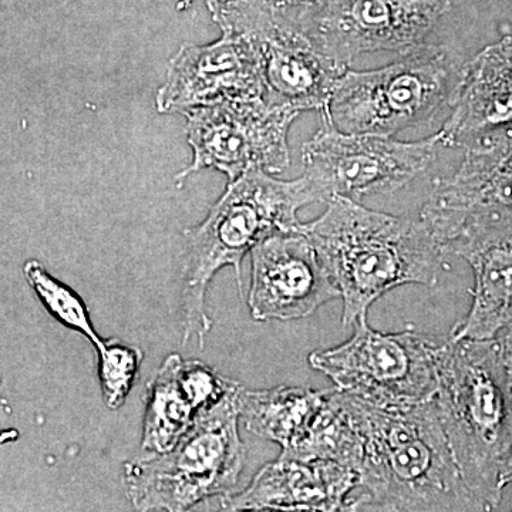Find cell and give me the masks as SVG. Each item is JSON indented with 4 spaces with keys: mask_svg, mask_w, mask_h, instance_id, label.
<instances>
[{
    "mask_svg": "<svg viewBox=\"0 0 512 512\" xmlns=\"http://www.w3.org/2000/svg\"><path fill=\"white\" fill-rule=\"evenodd\" d=\"M343 394L359 434L355 471L365 490L352 511H485L464 483L436 400L382 407Z\"/></svg>",
    "mask_w": 512,
    "mask_h": 512,
    "instance_id": "cell-1",
    "label": "cell"
},
{
    "mask_svg": "<svg viewBox=\"0 0 512 512\" xmlns=\"http://www.w3.org/2000/svg\"><path fill=\"white\" fill-rule=\"evenodd\" d=\"M343 301L342 326L367 318L370 306L399 286H436L446 247L423 220L367 210L335 197L315 221L301 224Z\"/></svg>",
    "mask_w": 512,
    "mask_h": 512,
    "instance_id": "cell-2",
    "label": "cell"
},
{
    "mask_svg": "<svg viewBox=\"0 0 512 512\" xmlns=\"http://www.w3.org/2000/svg\"><path fill=\"white\" fill-rule=\"evenodd\" d=\"M325 202L306 175L282 181L261 168L228 184L227 191L197 227L187 229L183 268V343L197 338L204 345L211 329L205 305L208 285L224 266H232L242 293L241 264L266 238L298 231V211Z\"/></svg>",
    "mask_w": 512,
    "mask_h": 512,
    "instance_id": "cell-3",
    "label": "cell"
},
{
    "mask_svg": "<svg viewBox=\"0 0 512 512\" xmlns=\"http://www.w3.org/2000/svg\"><path fill=\"white\" fill-rule=\"evenodd\" d=\"M440 420L468 490L500 507L512 453V396L497 339H448L437 350Z\"/></svg>",
    "mask_w": 512,
    "mask_h": 512,
    "instance_id": "cell-4",
    "label": "cell"
},
{
    "mask_svg": "<svg viewBox=\"0 0 512 512\" xmlns=\"http://www.w3.org/2000/svg\"><path fill=\"white\" fill-rule=\"evenodd\" d=\"M239 389L241 384L198 413L171 450L124 464V490L137 511H188L207 498L232 494L247 458L238 429Z\"/></svg>",
    "mask_w": 512,
    "mask_h": 512,
    "instance_id": "cell-5",
    "label": "cell"
},
{
    "mask_svg": "<svg viewBox=\"0 0 512 512\" xmlns=\"http://www.w3.org/2000/svg\"><path fill=\"white\" fill-rule=\"evenodd\" d=\"M454 72L450 47L424 43L389 66L346 70L320 116L343 133L393 137L429 123L450 103Z\"/></svg>",
    "mask_w": 512,
    "mask_h": 512,
    "instance_id": "cell-6",
    "label": "cell"
},
{
    "mask_svg": "<svg viewBox=\"0 0 512 512\" xmlns=\"http://www.w3.org/2000/svg\"><path fill=\"white\" fill-rule=\"evenodd\" d=\"M208 9L220 29L234 30L254 47L269 104L325 111L349 66L330 57L301 20L259 0H208Z\"/></svg>",
    "mask_w": 512,
    "mask_h": 512,
    "instance_id": "cell-7",
    "label": "cell"
},
{
    "mask_svg": "<svg viewBox=\"0 0 512 512\" xmlns=\"http://www.w3.org/2000/svg\"><path fill=\"white\" fill-rule=\"evenodd\" d=\"M352 338L332 349L316 350L309 365L338 389L382 407L431 402L439 390V343L414 332L383 333L357 320Z\"/></svg>",
    "mask_w": 512,
    "mask_h": 512,
    "instance_id": "cell-8",
    "label": "cell"
},
{
    "mask_svg": "<svg viewBox=\"0 0 512 512\" xmlns=\"http://www.w3.org/2000/svg\"><path fill=\"white\" fill-rule=\"evenodd\" d=\"M440 134L412 143L376 134L343 133L323 121L302 147L306 177L329 202L392 194L426 173L439 157Z\"/></svg>",
    "mask_w": 512,
    "mask_h": 512,
    "instance_id": "cell-9",
    "label": "cell"
},
{
    "mask_svg": "<svg viewBox=\"0 0 512 512\" xmlns=\"http://www.w3.org/2000/svg\"><path fill=\"white\" fill-rule=\"evenodd\" d=\"M299 114L266 100H225L188 110L184 116L194 158L175 183L205 168L221 171L229 183L255 168L282 173L291 163L288 133Z\"/></svg>",
    "mask_w": 512,
    "mask_h": 512,
    "instance_id": "cell-10",
    "label": "cell"
},
{
    "mask_svg": "<svg viewBox=\"0 0 512 512\" xmlns=\"http://www.w3.org/2000/svg\"><path fill=\"white\" fill-rule=\"evenodd\" d=\"M451 9V0H326L301 20L315 42L343 64L366 53H404Z\"/></svg>",
    "mask_w": 512,
    "mask_h": 512,
    "instance_id": "cell-11",
    "label": "cell"
},
{
    "mask_svg": "<svg viewBox=\"0 0 512 512\" xmlns=\"http://www.w3.org/2000/svg\"><path fill=\"white\" fill-rule=\"evenodd\" d=\"M208 45H184L168 63L158 89V113H187L225 100H265L261 63L251 43L234 30Z\"/></svg>",
    "mask_w": 512,
    "mask_h": 512,
    "instance_id": "cell-12",
    "label": "cell"
},
{
    "mask_svg": "<svg viewBox=\"0 0 512 512\" xmlns=\"http://www.w3.org/2000/svg\"><path fill=\"white\" fill-rule=\"evenodd\" d=\"M251 262L248 306L259 322L308 318L340 298L311 239L299 229L266 238L252 249Z\"/></svg>",
    "mask_w": 512,
    "mask_h": 512,
    "instance_id": "cell-13",
    "label": "cell"
},
{
    "mask_svg": "<svg viewBox=\"0 0 512 512\" xmlns=\"http://www.w3.org/2000/svg\"><path fill=\"white\" fill-rule=\"evenodd\" d=\"M474 274L473 303L450 339H497L512 326V210L477 215L446 244Z\"/></svg>",
    "mask_w": 512,
    "mask_h": 512,
    "instance_id": "cell-14",
    "label": "cell"
},
{
    "mask_svg": "<svg viewBox=\"0 0 512 512\" xmlns=\"http://www.w3.org/2000/svg\"><path fill=\"white\" fill-rule=\"evenodd\" d=\"M512 210V130L477 138L466 147L453 174L441 178L427 198L420 220L441 244L471 218Z\"/></svg>",
    "mask_w": 512,
    "mask_h": 512,
    "instance_id": "cell-15",
    "label": "cell"
},
{
    "mask_svg": "<svg viewBox=\"0 0 512 512\" xmlns=\"http://www.w3.org/2000/svg\"><path fill=\"white\" fill-rule=\"evenodd\" d=\"M359 476L330 460L279 456L238 494L222 497L224 511H352Z\"/></svg>",
    "mask_w": 512,
    "mask_h": 512,
    "instance_id": "cell-16",
    "label": "cell"
},
{
    "mask_svg": "<svg viewBox=\"0 0 512 512\" xmlns=\"http://www.w3.org/2000/svg\"><path fill=\"white\" fill-rule=\"evenodd\" d=\"M439 131L441 146L464 147L477 138L512 130V36L484 47L461 69Z\"/></svg>",
    "mask_w": 512,
    "mask_h": 512,
    "instance_id": "cell-17",
    "label": "cell"
},
{
    "mask_svg": "<svg viewBox=\"0 0 512 512\" xmlns=\"http://www.w3.org/2000/svg\"><path fill=\"white\" fill-rule=\"evenodd\" d=\"M329 390L278 386L274 389L238 392L239 417L261 439L282 447V457L296 458L311 439Z\"/></svg>",
    "mask_w": 512,
    "mask_h": 512,
    "instance_id": "cell-18",
    "label": "cell"
},
{
    "mask_svg": "<svg viewBox=\"0 0 512 512\" xmlns=\"http://www.w3.org/2000/svg\"><path fill=\"white\" fill-rule=\"evenodd\" d=\"M181 360L183 357L177 353L168 356L148 380L141 440L144 453L161 454L171 450L198 416L181 387L178 376Z\"/></svg>",
    "mask_w": 512,
    "mask_h": 512,
    "instance_id": "cell-19",
    "label": "cell"
},
{
    "mask_svg": "<svg viewBox=\"0 0 512 512\" xmlns=\"http://www.w3.org/2000/svg\"><path fill=\"white\" fill-rule=\"evenodd\" d=\"M23 275L50 316L60 325L82 333L93 343L94 349L99 348L103 339L94 329L86 303L72 288L49 274L45 266L36 259L25 262Z\"/></svg>",
    "mask_w": 512,
    "mask_h": 512,
    "instance_id": "cell-20",
    "label": "cell"
},
{
    "mask_svg": "<svg viewBox=\"0 0 512 512\" xmlns=\"http://www.w3.org/2000/svg\"><path fill=\"white\" fill-rule=\"evenodd\" d=\"M96 353L104 403L110 410H119L137 382L143 352L137 346L110 339L103 340Z\"/></svg>",
    "mask_w": 512,
    "mask_h": 512,
    "instance_id": "cell-21",
    "label": "cell"
},
{
    "mask_svg": "<svg viewBox=\"0 0 512 512\" xmlns=\"http://www.w3.org/2000/svg\"><path fill=\"white\" fill-rule=\"evenodd\" d=\"M178 376L184 393L198 413L220 402L225 394L239 384L235 380L218 375L212 367L195 359L181 360Z\"/></svg>",
    "mask_w": 512,
    "mask_h": 512,
    "instance_id": "cell-22",
    "label": "cell"
},
{
    "mask_svg": "<svg viewBox=\"0 0 512 512\" xmlns=\"http://www.w3.org/2000/svg\"><path fill=\"white\" fill-rule=\"evenodd\" d=\"M269 8L279 10L293 19L302 20L313 10L322 6L326 0H259Z\"/></svg>",
    "mask_w": 512,
    "mask_h": 512,
    "instance_id": "cell-23",
    "label": "cell"
},
{
    "mask_svg": "<svg viewBox=\"0 0 512 512\" xmlns=\"http://www.w3.org/2000/svg\"><path fill=\"white\" fill-rule=\"evenodd\" d=\"M498 348H500L501 360L505 369V375H507L508 386H510L512 396V326L505 329L503 336L497 339Z\"/></svg>",
    "mask_w": 512,
    "mask_h": 512,
    "instance_id": "cell-24",
    "label": "cell"
},
{
    "mask_svg": "<svg viewBox=\"0 0 512 512\" xmlns=\"http://www.w3.org/2000/svg\"><path fill=\"white\" fill-rule=\"evenodd\" d=\"M510 484H512V453L510 458H508L507 467H505L504 471V485L507 487Z\"/></svg>",
    "mask_w": 512,
    "mask_h": 512,
    "instance_id": "cell-25",
    "label": "cell"
},
{
    "mask_svg": "<svg viewBox=\"0 0 512 512\" xmlns=\"http://www.w3.org/2000/svg\"><path fill=\"white\" fill-rule=\"evenodd\" d=\"M195 0H177L178 8L187 9L190 8L192 3H194Z\"/></svg>",
    "mask_w": 512,
    "mask_h": 512,
    "instance_id": "cell-26",
    "label": "cell"
}]
</instances>
